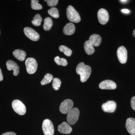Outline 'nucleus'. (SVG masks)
Returning a JSON list of instances; mask_svg holds the SVG:
<instances>
[{
  "label": "nucleus",
  "instance_id": "f257e3e1",
  "mask_svg": "<svg viewBox=\"0 0 135 135\" xmlns=\"http://www.w3.org/2000/svg\"><path fill=\"white\" fill-rule=\"evenodd\" d=\"M76 71L77 74L80 75L81 81L85 82L90 76L91 68L89 66L86 65L83 62H81L77 65Z\"/></svg>",
  "mask_w": 135,
  "mask_h": 135
},
{
  "label": "nucleus",
  "instance_id": "f03ea898",
  "mask_svg": "<svg viewBox=\"0 0 135 135\" xmlns=\"http://www.w3.org/2000/svg\"><path fill=\"white\" fill-rule=\"evenodd\" d=\"M66 15L68 18L70 22L78 23L80 21V17L79 13L71 5H69L67 8Z\"/></svg>",
  "mask_w": 135,
  "mask_h": 135
},
{
  "label": "nucleus",
  "instance_id": "7ed1b4c3",
  "mask_svg": "<svg viewBox=\"0 0 135 135\" xmlns=\"http://www.w3.org/2000/svg\"><path fill=\"white\" fill-rule=\"evenodd\" d=\"M25 65L27 72L29 74H33L36 72L38 68V64L35 59L32 57L27 59Z\"/></svg>",
  "mask_w": 135,
  "mask_h": 135
},
{
  "label": "nucleus",
  "instance_id": "20e7f679",
  "mask_svg": "<svg viewBox=\"0 0 135 135\" xmlns=\"http://www.w3.org/2000/svg\"><path fill=\"white\" fill-rule=\"evenodd\" d=\"M12 106L15 112L20 115H24L26 113V107L24 104L18 99L12 101Z\"/></svg>",
  "mask_w": 135,
  "mask_h": 135
},
{
  "label": "nucleus",
  "instance_id": "39448f33",
  "mask_svg": "<svg viewBox=\"0 0 135 135\" xmlns=\"http://www.w3.org/2000/svg\"><path fill=\"white\" fill-rule=\"evenodd\" d=\"M80 112L77 108H73L68 113L67 120L70 125H74L77 122L79 119Z\"/></svg>",
  "mask_w": 135,
  "mask_h": 135
},
{
  "label": "nucleus",
  "instance_id": "423d86ee",
  "mask_svg": "<svg viewBox=\"0 0 135 135\" xmlns=\"http://www.w3.org/2000/svg\"><path fill=\"white\" fill-rule=\"evenodd\" d=\"M42 129L45 135H53L54 133V127L52 122L46 119L43 121L42 125Z\"/></svg>",
  "mask_w": 135,
  "mask_h": 135
},
{
  "label": "nucleus",
  "instance_id": "0eeeda50",
  "mask_svg": "<svg viewBox=\"0 0 135 135\" xmlns=\"http://www.w3.org/2000/svg\"><path fill=\"white\" fill-rule=\"evenodd\" d=\"M73 101L70 99L64 100L60 104L59 107V110L61 113L65 114L68 113L73 106Z\"/></svg>",
  "mask_w": 135,
  "mask_h": 135
},
{
  "label": "nucleus",
  "instance_id": "6e6552de",
  "mask_svg": "<svg viewBox=\"0 0 135 135\" xmlns=\"http://www.w3.org/2000/svg\"><path fill=\"white\" fill-rule=\"evenodd\" d=\"M24 32L26 36L33 41H37L40 39V36L38 33L31 28L25 27Z\"/></svg>",
  "mask_w": 135,
  "mask_h": 135
},
{
  "label": "nucleus",
  "instance_id": "1a4fd4ad",
  "mask_svg": "<svg viewBox=\"0 0 135 135\" xmlns=\"http://www.w3.org/2000/svg\"><path fill=\"white\" fill-rule=\"evenodd\" d=\"M98 21L101 25L106 24L109 21V15L106 9H100L98 12Z\"/></svg>",
  "mask_w": 135,
  "mask_h": 135
},
{
  "label": "nucleus",
  "instance_id": "9d476101",
  "mask_svg": "<svg viewBox=\"0 0 135 135\" xmlns=\"http://www.w3.org/2000/svg\"><path fill=\"white\" fill-rule=\"evenodd\" d=\"M117 55L120 62L124 64L127 62V51L124 46H120L118 48L117 51Z\"/></svg>",
  "mask_w": 135,
  "mask_h": 135
},
{
  "label": "nucleus",
  "instance_id": "9b49d317",
  "mask_svg": "<svg viewBox=\"0 0 135 135\" xmlns=\"http://www.w3.org/2000/svg\"><path fill=\"white\" fill-rule=\"evenodd\" d=\"M116 102L113 101H109L102 104V109L105 112L113 113L116 110Z\"/></svg>",
  "mask_w": 135,
  "mask_h": 135
},
{
  "label": "nucleus",
  "instance_id": "f8f14e48",
  "mask_svg": "<svg viewBox=\"0 0 135 135\" xmlns=\"http://www.w3.org/2000/svg\"><path fill=\"white\" fill-rule=\"evenodd\" d=\"M99 87L101 89L113 90L116 88V84L111 80H105L100 83Z\"/></svg>",
  "mask_w": 135,
  "mask_h": 135
},
{
  "label": "nucleus",
  "instance_id": "ddd939ff",
  "mask_svg": "<svg viewBox=\"0 0 135 135\" xmlns=\"http://www.w3.org/2000/svg\"><path fill=\"white\" fill-rule=\"evenodd\" d=\"M126 127L127 130L131 135H135V119L130 118L126 120Z\"/></svg>",
  "mask_w": 135,
  "mask_h": 135
},
{
  "label": "nucleus",
  "instance_id": "4468645a",
  "mask_svg": "<svg viewBox=\"0 0 135 135\" xmlns=\"http://www.w3.org/2000/svg\"><path fill=\"white\" fill-rule=\"evenodd\" d=\"M6 66L9 71H13V75L17 76L19 73V67L17 63L12 60H8L6 63Z\"/></svg>",
  "mask_w": 135,
  "mask_h": 135
},
{
  "label": "nucleus",
  "instance_id": "2eb2a0df",
  "mask_svg": "<svg viewBox=\"0 0 135 135\" xmlns=\"http://www.w3.org/2000/svg\"><path fill=\"white\" fill-rule=\"evenodd\" d=\"M58 131L64 134H69L72 131V128L67 122H64L58 126Z\"/></svg>",
  "mask_w": 135,
  "mask_h": 135
},
{
  "label": "nucleus",
  "instance_id": "dca6fc26",
  "mask_svg": "<svg viewBox=\"0 0 135 135\" xmlns=\"http://www.w3.org/2000/svg\"><path fill=\"white\" fill-rule=\"evenodd\" d=\"M75 25L72 23H69L66 25L63 29L64 33L66 35H71L75 32Z\"/></svg>",
  "mask_w": 135,
  "mask_h": 135
},
{
  "label": "nucleus",
  "instance_id": "f3484780",
  "mask_svg": "<svg viewBox=\"0 0 135 135\" xmlns=\"http://www.w3.org/2000/svg\"><path fill=\"white\" fill-rule=\"evenodd\" d=\"M89 40L90 41L93 46L98 47L101 44L102 39L101 36L99 35L94 34L90 36Z\"/></svg>",
  "mask_w": 135,
  "mask_h": 135
},
{
  "label": "nucleus",
  "instance_id": "a211bd4d",
  "mask_svg": "<svg viewBox=\"0 0 135 135\" xmlns=\"http://www.w3.org/2000/svg\"><path fill=\"white\" fill-rule=\"evenodd\" d=\"M13 55L17 59L21 61L25 60L26 56L25 51L20 49H17L14 51Z\"/></svg>",
  "mask_w": 135,
  "mask_h": 135
},
{
  "label": "nucleus",
  "instance_id": "6ab92c4d",
  "mask_svg": "<svg viewBox=\"0 0 135 135\" xmlns=\"http://www.w3.org/2000/svg\"><path fill=\"white\" fill-rule=\"evenodd\" d=\"M84 50L85 52L88 55H92L95 51L94 46L89 40H87L84 42Z\"/></svg>",
  "mask_w": 135,
  "mask_h": 135
},
{
  "label": "nucleus",
  "instance_id": "aec40b11",
  "mask_svg": "<svg viewBox=\"0 0 135 135\" xmlns=\"http://www.w3.org/2000/svg\"><path fill=\"white\" fill-rule=\"evenodd\" d=\"M53 25V21L50 17H48L44 20V24L43 27L45 31H49L51 29Z\"/></svg>",
  "mask_w": 135,
  "mask_h": 135
},
{
  "label": "nucleus",
  "instance_id": "412c9836",
  "mask_svg": "<svg viewBox=\"0 0 135 135\" xmlns=\"http://www.w3.org/2000/svg\"><path fill=\"white\" fill-rule=\"evenodd\" d=\"M42 18L40 14H36L33 20L32 21V24L35 26H39L41 25Z\"/></svg>",
  "mask_w": 135,
  "mask_h": 135
},
{
  "label": "nucleus",
  "instance_id": "4be33fe9",
  "mask_svg": "<svg viewBox=\"0 0 135 135\" xmlns=\"http://www.w3.org/2000/svg\"><path fill=\"white\" fill-rule=\"evenodd\" d=\"M53 79V75L47 73L44 76V78L42 80L41 84L42 85H46L51 82Z\"/></svg>",
  "mask_w": 135,
  "mask_h": 135
},
{
  "label": "nucleus",
  "instance_id": "5701e85b",
  "mask_svg": "<svg viewBox=\"0 0 135 135\" xmlns=\"http://www.w3.org/2000/svg\"><path fill=\"white\" fill-rule=\"evenodd\" d=\"M48 13L51 17L55 18L59 17V14L58 10L56 8L53 7L48 11Z\"/></svg>",
  "mask_w": 135,
  "mask_h": 135
},
{
  "label": "nucleus",
  "instance_id": "b1692460",
  "mask_svg": "<svg viewBox=\"0 0 135 135\" xmlns=\"http://www.w3.org/2000/svg\"><path fill=\"white\" fill-rule=\"evenodd\" d=\"M59 50L60 51L63 52L64 55L67 56H70L72 54L71 50L65 46H60L59 47Z\"/></svg>",
  "mask_w": 135,
  "mask_h": 135
},
{
  "label": "nucleus",
  "instance_id": "393cba45",
  "mask_svg": "<svg viewBox=\"0 0 135 135\" xmlns=\"http://www.w3.org/2000/svg\"><path fill=\"white\" fill-rule=\"evenodd\" d=\"M55 62L59 65L66 66L68 64L67 60L64 58H60L59 56L56 57L54 59Z\"/></svg>",
  "mask_w": 135,
  "mask_h": 135
},
{
  "label": "nucleus",
  "instance_id": "a878e982",
  "mask_svg": "<svg viewBox=\"0 0 135 135\" xmlns=\"http://www.w3.org/2000/svg\"><path fill=\"white\" fill-rule=\"evenodd\" d=\"M31 6L32 9L38 10L42 9V6L39 3V1L37 0H32Z\"/></svg>",
  "mask_w": 135,
  "mask_h": 135
},
{
  "label": "nucleus",
  "instance_id": "bb28decb",
  "mask_svg": "<svg viewBox=\"0 0 135 135\" xmlns=\"http://www.w3.org/2000/svg\"><path fill=\"white\" fill-rule=\"evenodd\" d=\"M61 84V81L59 79L57 78H55L53 79L52 86L53 89L56 90H58L60 88Z\"/></svg>",
  "mask_w": 135,
  "mask_h": 135
},
{
  "label": "nucleus",
  "instance_id": "cd10ccee",
  "mask_svg": "<svg viewBox=\"0 0 135 135\" xmlns=\"http://www.w3.org/2000/svg\"><path fill=\"white\" fill-rule=\"evenodd\" d=\"M45 2H47V4L49 7H55L56 6L58 3V0H45Z\"/></svg>",
  "mask_w": 135,
  "mask_h": 135
},
{
  "label": "nucleus",
  "instance_id": "c85d7f7f",
  "mask_svg": "<svg viewBox=\"0 0 135 135\" xmlns=\"http://www.w3.org/2000/svg\"><path fill=\"white\" fill-rule=\"evenodd\" d=\"M131 105L132 109L134 110H135V96L131 98Z\"/></svg>",
  "mask_w": 135,
  "mask_h": 135
},
{
  "label": "nucleus",
  "instance_id": "c756f323",
  "mask_svg": "<svg viewBox=\"0 0 135 135\" xmlns=\"http://www.w3.org/2000/svg\"><path fill=\"white\" fill-rule=\"evenodd\" d=\"M2 135H17L16 133L12 132H7L5 133H3Z\"/></svg>",
  "mask_w": 135,
  "mask_h": 135
},
{
  "label": "nucleus",
  "instance_id": "7c9ffc66",
  "mask_svg": "<svg viewBox=\"0 0 135 135\" xmlns=\"http://www.w3.org/2000/svg\"><path fill=\"white\" fill-rule=\"evenodd\" d=\"M122 12L123 13H126V14H128L130 12V11L129 10L127 9H124L121 10Z\"/></svg>",
  "mask_w": 135,
  "mask_h": 135
},
{
  "label": "nucleus",
  "instance_id": "2f4dec72",
  "mask_svg": "<svg viewBox=\"0 0 135 135\" xmlns=\"http://www.w3.org/2000/svg\"><path fill=\"white\" fill-rule=\"evenodd\" d=\"M3 79V76L2 72V70H1V68H0V81H2Z\"/></svg>",
  "mask_w": 135,
  "mask_h": 135
},
{
  "label": "nucleus",
  "instance_id": "473e14b6",
  "mask_svg": "<svg viewBox=\"0 0 135 135\" xmlns=\"http://www.w3.org/2000/svg\"><path fill=\"white\" fill-rule=\"evenodd\" d=\"M128 1H127V0H121L120 1V2L123 3H126Z\"/></svg>",
  "mask_w": 135,
  "mask_h": 135
},
{
  "label": "nucleus",
  "instance_id": "72a5a7b5",
  "mask_svg": "<svg viewBox=\"0 0 135 135\" xmlns=\"http://www.w3.org/2000/svg\"><path fill=\"white\" fill-rule=\"evenodd\" d=\"M133 35L135 38V29H134V31H133Z\"/></svg>",
  "mask_w": 135,
  "mask_h": 135
},
{
  "label": "nucleus",
  "instance_id": "f704fd0d",
  "mask_svg": "<svg viewBox=\"0 0 135 135\" xmlns=\"http://www.w3.org/2000/svg\"><path fill=\"white\" fill-rule=\"evenodd\" d=\"M0 33H1V32H0Z\"/></svg>",
  "mask_w": 135,
  "mask_h": 135
}]
</instances>
